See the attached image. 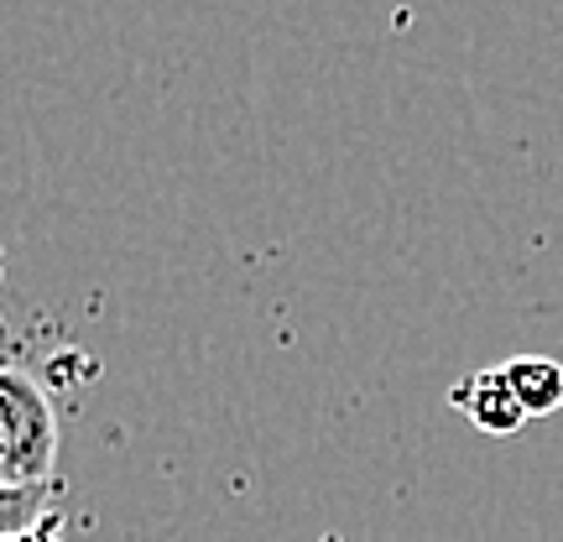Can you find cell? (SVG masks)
I'll return each mask as SVG.
<instances>
[{"mask_svg": "<svg viewBox=\"0 0 563 542\" xmlns=\"http://www.w3.org/2000/svg\"><path fill=\"white\" fill-rule=\"evenodd\" d=\"M58 412L37 376L0 365V485H53Z\"/></svg>", "mask_w": 563, "mask_h": 542, "instance_id": "6da1fadb", "label": "cell"}, {"mask_svg": "<svg viewBox=\"0 0 563 542\" xmlns=\"http://www.w3.org/2000/svg\"><path fill=\"white\" fill-rule=\"evenodd\" d=\"M449 402L460 407L481 433H490V439H511V433H522L527 428V412H522V402L511 397L501 365H496V370H475V376H464V381L449 391Z\"/></svg>", "mask_w": 563, "mask_h": 542, "instance_id": "7a4b0ae2", "label": "cell"}, {"mask_svg": "<svg viewBox=\"0 0 563 542\" xmlns=\"http://www.w3.org/2000/svg\"><path fill=\"white\" fill-rule=\"evenodd\" d=\"M511 397L522 402L527 418H553L563 407V365L548 361V355H517V361L501 365Z\"/></svg>", "mask_w": 563, "mask_h": 542, "instance_id": "3957f363", "label": "cell"}, {"mask_svg": "<svg viewBox=\"0 0 563 542\" xmlns=\"http://www.w3.org/2000/svg\"><path fill=\"white\" fill-rule=\"evenodd\" d=\"M53 496H58V480L53 485H0V542L21 538V532H32V527L47 522V511H53Z\"/></svg>", "mask_w": 563, "mask_h": 542, "instance_id": "277c9868", "label": "cell"}, {"mask_svg": "<svg viewBox=\"0 0 563 542\" xmlns=\"http://www.w3.org/2000/svg\"><path fill=\"white\" fill-rule=\"evenodd\" d=\"M11 542H58V527H53V522H42V527H32V532H21V538H11Z\"/></svg>", "mask_w": 563, "mask_h": 542, "instance_id": "5b68a950", "label": "cell"}]
</instances>
